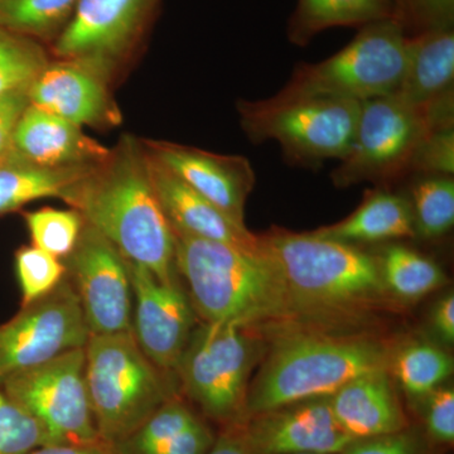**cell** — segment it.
<instances>
[{"instance_id":"1","label":"cell","mask_w":454,"mask_h":454,"mask_svg":"<svg viewBox=\"0 0 454 454\" xmlns=\"http://www.w3.org/2000/svg\"><path fill=\"white\" fill-rule=\"evenodd\" d=\"M128 262L176 280L175 235L149 178L142 140L122 136L109 157L59 196Z\"/></svg>"},{"instance_id":"2","label":"cell","mask_w":454,"mask_h":454,"mask_svg":"<svg viewBox=\"0 0 454 454\" xmlns=\"http://www.w3.org/2000/svg\"><path fill=\"white\" fill-rule=\"evenodd\" d=\"M173 235L176 270L186 279L191 304L206 324L249 328L295 310L279 269L262 243L247 249Z\"/></svg>"},{"instance_id":"3","label":"cell","mask_w":454,"mask_h":454,"mask_svg":"<svg viewBox=\"0 0 454 454\" xmlns=\"http://www.w3.org/2000/svg\"><path fill=\"white\" fill-rule=\"evenodd\" d=\"M259 238L279 269L295 310L348 309L387 291L378 256L356 245L315 231L276 230Z\"/></svg>"},{"instance_id":"4","label":"cell","mask_w":454,"mask_h":454,"mask_svg":"<svg viewBox=\"0 0 454 454\" xmlns=\"http://www.w3.org/2000/svg\"><path fill=\"white\" fill-rule=\"evenodd\" d=\"M382 369H387V355L372 340L319 334L289 337L277 346L247 391L245 420L282 406L333 395L358 376Z\"/></svg>"},{"instance_id":"5","label":"cell","mask_w":454,"mask_h":454,"mask_svg":"<svg viewBox=\"0 0 454 454\" xmlns=\"http://www.w3.org/2000/svg\"><path fill=\"white\" fill-rule=\"evenodd\" d=\"M168 376L145 356L131 331L90 334L86 387L103 443L112 446L127 437L177 396Z\"/></svg>"},{"instance_id":"6","label":"cell","mask_w":454,"mask_h":454,"mask_svg":"<svg viewBox=\"0 0 454 454\" xmlns=\"http://www.w3.org/2000/svg\"><path fill=\"white\" fill-rule=\"evenodd\" d=\"M453 92L423 107L409 106L396 94L364 101L351 146L333 170V184L385 182L409 172L430 131L453 125Z\"/></svg>"},{"instance_id":"7","label":"cell","mask_w":454,"mask_h":454,"mask_svg":"<svg viewBox=\"0 0 454 454\" xmlns=\"http://www.w3.org/2000/svg\"><path fill=\"white\" fill-rule=\"evenodd\" d=\"M404 27L395 18L361 27L348 46L318 64L298 66L273 98H331L358 103L399 88L406 59Z\"/></svg>"},{"instance_id":"8","label":"cell","mask_w":454,"mask_h":454,"mask_svg":"<svg viewBox=\"0 0 454 454\" xmlns=\"http://www.w3.org/2000/svg\"><path fill=\"white\" fill-rule=\"evenodd\" d=\"M241 128L254 143L274 140L289 162L318 166L348 154L361 103L331 98L239 100Z\"/></svg>"},{"instance_id":"9","label":"cell","mask_w":454,"mask_h":454,"mask_svg":"<svg viewBox=\"0 0 454 454\" xmlns=\"http://www.w3.org/2000/svg\"><path fill=\"white\" fill-rule=\"evenodd\" d=\"M255 354L247 328L202 325L191 334L176 370L184 395L221 428L244 423L247 378Z\"/></svg>"},{"instance_id":"10","label":"cell","mask_w":454,"mask_h":454,"mask_svg":"<svg viewBox=\"0 0 454 454\" xmlns=\"http://www.w3.org/2000/svg\"><path fill=\"white\" fill-rule=\"evenodd\" d=\"M0 387L38 423L46 446L103 443L86 387L85 348L12 373Z\"/></svg>"},{"instance_id":"11","label":"cell","mask_w":454,"mask_h":454,"mask_svg":"<svg viewBox=\"0 0 454 454\" xmlns=\"http://www.w3.org/2000/svg\"><path fill=\"white\" fill-rule=\"evenodd\" d=\"M157 3L79 0L70 22L51 44V55L85 66L110 83L138 47Z\"/></svg>"},{"instance_id":"12","label":"cell","mask_w":454,"mask_h":454,"mask_svg":"<svg viewBox=\"0 0 454 454\" xmlns=\"http://www.w3.org/2000/svg\"><path fill=\"white\" fill-rule=\"evenodd\" d=\"M89 339L82 304L66 274L52 292L0 325V380L83 348Z\"/></svg>"},{"instance_id":"13","label":"cell","mask_w":454,"mask_h":454,"mask_svg":"<svg viewBox=\"0 0 454 454\" xmlns=\"http://www.w3.org/2000/svg\"><path fill=\"white\" fill-rule=\"evenodd\" d=\"M62 262L79 297L90 334L131 331L129 267L114 244L85 223L76 247Z\"/></svg>"},{"instance_id":"14","label":"cell","mask_w":454,"mask_h":454,"mask_svg":"<svg viewBox=\"0 0 454 454\" xmlns=\"http://www.w3.org/2000/svg\"><path fill=\"white\" fill-rule=\"evenodd\" d=\"M133 292L131 333L160 372H176L193 333V307L177 280L162 282L148 269L128 262Z\"/></svg>"},{"instance_id":"15","label":"cell","mask_w":454,"mask_h":454,"mask_svg":"<svg viewBox=\"0 0 454 454\" xmlns=\"http://www.w3.org/2000/svg\"><path fill=\"white\" fill-rule=\"evenodd\" d=\"M142 145L188 187L245 226V205L256 181L247 158L211 153L166 140H142Z\"/></svg>"},{"instance_id":"16","label":"cell","mask_w":454,"mask_h":454,"mask_svg":"<svg viewBox=\"0 0 454 454\" xmlns=\"http://www.w3.org/2000/svg\"><path fill=\"white\" fill-rule=\"evenodd\" d=\"M244 430L255 454H340L354 442L334 419L330 396L253 415Z\"/></svg>"},{"instance_id":"17","label":"cell","mask_w":454,"mask_h":454,"mask_svg":"<svg viewBox=\"0 0 454 454\" xmlns=\"http://www.w3.org/2000/svg\"><path fill=\"white\" fill-rule=\"evenodd\" d=\"M109 85L77 62L51 59L28 90L29 104L77 127L110 129L122 115Z\"/></svg>"},{"instance_id":"18","label":"cell","mask_w":454,"mask_h":454,"mask_svg":"<svg viewBox=\"0 0 454 454\" xmlns=\"http://www.w3.org/2000/svg\"><path fill=\"white\" fill-rule=\"evenodd\" d=\"M145 154L152 186L173 231L247 249L260 247L259 236L226 216L148 152Z\"/></svg>"},{"instance_id":"19","label":"cell","mask_w":454,"mask_h":454,"mask_svg":"<svg viewBox=\"0 0 454 454\" xmlns=\"http://www.w3.org/2000/svg\"><path fill=\"white\" fill-rule=\"evenodd\" d=\"M12 152L26 162L62 168L97 166L112 149L83 133L82 127L29 104L14 130Z\"/></svg>"},{"instance_id":"20","label":"cell","mask_w":454,"mask_h":454,"mask_svg":"<svg viewBox=\"0 0 454 454\" xmlns=\"http://www.w3.org/2000/svg\"><path fill=\"white\" fill-rule=\"evenodd\" d=\"M340 428L354 439L381 437L408 429L387 369L358 376L330 396Z\"/></svg>"},{"instance_id":"21","label":"cell","mask_w":454,"mask_h":454,"mask_svg":"<svg viewBox=\"0 0 454 454\" xmlns=\"http://www.w3.org/2000/svg\"><path fill=\"white\" fill-rule=\"evenodd\" d=\"M215 438L208 424L177 395L109 447L113 454H206Z\"/></svg>"},{"instance_id":"22","label":"cell","mask_w":454,"mask_h":454,"mask_svg":"<svg viewBox=\"0 0 454 454\" xmlns=\"http://www.w3.org/2000/svg\"><path fill=\"white\" fill-rule=\"evenodd\" d=\"M454 31L430 29L406 40L404 74L394 94L409 106H428L453 92Z\"/></svg>"},{"instance_id":"23","label":"cell","mask_w":454,"mask_h":454,"mask_svg":"<svg viewBox=\"0 0 454 454\" xmlns=\"http://www.w3.org/2000/svg\"><path fill=\"white\" fill-rule=\"evenodd\" d=\"M316 234L343 243H379L415 236L411 202L404 197L376 190L367 193L354 214Z\"/></svg>"},{"instance_id":"24","label":"cell","mask_w":454,"mask_h":454,"mask_svg":"<svg viewBox=\"0 0 454 454\" xmlns=\"http://www.w3.org/2000/svg\"><path fill=\"white\" fill-rule=\"evenodd\" d=\"M97 166L50 168L26 162L11 152L0 160V216L35 200L61 196Z\"/></svg>"},{"instance_id":"25","label":"cell","mask_w":454,"mask_h":454,"mask_svg":"<svg viewBox=\"0 0 454 454\" xmlns=\"http://www.w3.org/2000/svg\"><path fill=\"white\" fill-rule=\"evenodd\" d=\"M389 18H395L394 0H298L288 38L297 46H306L325 29L364 27Z\"/></svg>"},{"instance_id":"26","label":"cell","mask_w":454,"mask_h":454,"mask_svg":"<svg viewBox=\"0 0 454 454\" xmlns=\"http://www.w3.org/2000/svg\"><path fill=\"white\" fill-rule=\"evenodd\" d=\"M79 0H0V27L52 44L70 22Z\"/></svg>"},{"instance_id":"27","label":"cell","mask_w":454,"mask_h":454,"mask_svg":"<svg viewBox=\"0 0 454 454\" xmlns=\"http://www.w3.org/2000/svg\"><path fill=\"white\" fill-rule=\"evenodd\" d=\"M378 258L385 289L402 300H418L446 282L433 260L403 245L385 247Z\"/></svg>"},{"instance_id":"28","label":"cell","mask_w":454,"mask_h":454,"mask_svg":"<svg viewBox=\"0 0 454 454\" xmlns=\"http://www.w3.org/2000/svg\"><path fill=\"white\" fill-rule=\"evenodd\" d=\"M415 235L437 239L454 225V181L448 176H426L411 188Z\"/></svg>"},{"instance_id":"29","label":"cell","mask_w":454,"mask_h":454,"mask_svg":"<svg viewBox=\"0 0 454 454\" xmlns=\"http://www.w3.org/2000/svg\"><path fill=\"white\" fill-rule=\"evenodd\" d=\"M51 59L40 42L0 27V97L28 91Z\"/></svg>"},{"instance_id":"30","label":"cell","mask_w":454,"mask_h":454,"mask_svg":"<svg viewBox=\"0 0 454 454\" xmlns=\"http://www.w3.org/2000/svg\"><path fill=\"white\" fill-rule=\"evenodd\" d=\"M394 373L408 395L427 397L453 372V360L443 349L415 343L397 355Z\"/></svg>"},{"instance_id":"31","label":"cell","mask_w":454,"mask_h":454,"mask_svg":"<svg viewBox=\"0 0 454 454\" xmlns=\"http://www.w3.org/2000/svg\"><path fill=\"white\" fill-rule=\"evenodd\" d=\"M32 245L64 260L76 247L83 227L79 212L43 207L37 211L25 212Z\"/></svg>"},{"instance_id":"32","label":"cell","mask_w":454,"mask_h":454,"mask_svg":"<svg viewBox=\"0 0 454 454\" xmlns=\"http://www.w3.org/2000/svg\"><path fill=\"white\" fill-rule=\"evenodd\" d=\"M16 271L22 293V307L49 294L66 276L64 262L35 245L17 250Z\"/></svg>"},{"instance_id":"33","label":"cell","mask_w":454,"mask_h":454,"mask_svg":"<svg viewBox=\"0 0 454 454\" xmlns=\"http://www.w3.org/2000/svg\"><path fill=\"white\" fill-rule=\"evenodd\" d=\"M42 446L41 427L0 387V454H28Z\"/></svg>"},{"instance_id":"34","label":"cell","mask_w":454,"mask_h":454,"mask_svg":"<svg viewBox=\"0 0 454 454\" xmlns=\"http://www.w3.org/2000/svg\"><path fill=\"white\" fill-rule=\"evenodd\" d=\"M427 176H448L454 173L453 125L430 131L418 146L411 168Z\"/></svg>"},{"instance_id":"35","label":"cell","mask_w":454,"mask_h":454,"mask_svg":"<svg viewBox=\"0 0 454 454\" xmlns=\"http://www.w3.org/2000/svg\"><path fill=\"white\" fill-rule=\"evenodd\" d=\"M395 20L415 32L450 28L454 22V0H394Z\"/></svg>"},{"instance_id":"36","label":"cell","mask_w":454,"mask_h":454,"mask_svg":"<svg viewBox=\"0 0 454 454\" xmlns=\"http://www.w3.org/2000/svg\"><path fill=\"white\" fill-rule=\"evenodd\" d=\"M424 426L434 443L452 446L454 442V390L438 387L427 396L424 406Z\"/></svg>"},{"instance_id":"37","label":"cell","mask_w":454,"mask_h":454,"mask_svg":"<svg viewBox=\"0 0 454 454\" xmlns=\"http://www.w3.org/2000/svg\"><path fill=\"white\" fill-rule=\"evenodd\" d=\"M340 454H422L417 439L408 429L394 434L357 439Z\"/></svg>"},{"instance_id":"38","label":"cell","mask_w":454,"mask_h":454,"mask_svg":"<svg viewBox=\"0 0 454 454\" xmlns=\"http://www.w3.org/2000/svg\"><path fill=\"white\" fill-rule=\"evenodd\" d=\"M28 106V91L11 92L0 97V160L11 153L14 130Z\"/></svg>"},{"instance_id":"39","label":"cell","mask_w":454,"mask_h":454,"mask_svg":"<svg viewBox=\"0 0 454 454\" xmlns=\"http://www.w3.org/2000/svg\"><path fill=\"white\" fill-rule=\"evenodd\" d=\"M206 454H255L245 435L244 423L223 427Z\"/></svg>"},{"instance_id":"40","label":"cell","mask_w":454,"mask_h":454,"mask_svg":"<svg viewBox=\"0 0 454 454\" xmlns=\"http://www.w3.org/2000/svg\"><path fill=\"white\" fill-rule=\"evenodd\" d=\"M433 324L439 336L446 342H454V295L448 294L438 301L433 313Z\"/></svg>"},{"instance_id":"41","label":"cell","mask_w":454,"mask_h":454,"mask_svg":"<svg viewBox=\"0 0 454 454\" xmlns=\"http://www.w3.org/2000/svg\"><path fill=\"white\" fill-rule=\"evenodd\" d=\"M28 454H113L109 446L98 444H56L35 448Z\"/></svg>"},{"instance_id":"42","label":"cell","mask_w":454,"mask_h":454,"mask_svg":"<svg viewBox=\"0 0 454 454\" xmlns=\"http://www.w3.org/2000/svg\"><path fill=\"white\" fill-rule=\"evenodd\" d=\"M301 454H310V453H301Z\"/></svg>"}]
</instances>
